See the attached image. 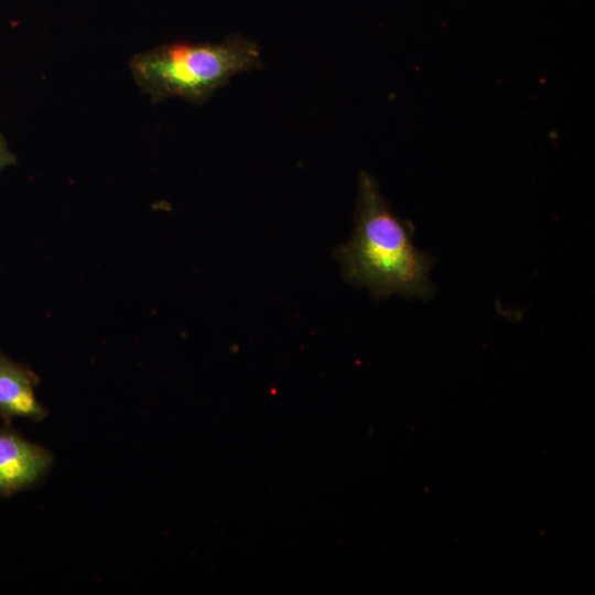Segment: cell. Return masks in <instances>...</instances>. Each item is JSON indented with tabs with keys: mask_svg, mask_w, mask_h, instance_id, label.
<instances>
[{
	"mask_svg": "<svg viewBox=\"0 0 595 595\" xmlns=\"http://www.w3.org/2000/svg\"><path fill=\"white\" fill-rule=\"evenodd\" d=\"M412 230L391 210L372 175L360 172L355 231L336 251L345 278L378 298H429L432 257L414 247Z\"/></svg>",
	"mask_w": 595,
	"mask_h": 595,
	"instance_id": "6da1fadb",
	"label": "cell"
},
{
	"mask_svg": "<svg viewBox=\"0 0 595 595\" xmlns=\"http://www.w3.org/2000/svg\"><path fill=\"white\" fill-rule=\"evenodd\" d=\"M261 66L258 45L237 33L219 43L163 44L129 62L137 86L152 102L182 98L198 106L235 75Z\"/></svg>",
	"mask_w": 595,
	"mask_h": 595,
	"instance_id": "7a4b0ae2",
	"label": "cell"
},
{
	"mask_svg": "<svg viewBox=\"0 0 595 595\" xmlns=\"http://www.w3.org/2000/svg\"><path fill=\"white\" fill-rule=\"evenodd\" d=\"M17 163V156L10 151L6 137L0 132V171Z\"/></svg>",
	"mask_w": 595,
	"mask_h": 595,
	"instance_id": "5b68a950",
	"label": "cell"
},
{
	"mask_svg": "<svg viewBox=\"0 0 595 595\" xmlns=\"http://www.w3.org/2000/svg\"><path fill=\"white\" fill-rule=\"evenodd\" d=\"M52 464L47 448L24 439L12 424L0 426V497L36 485Z\"/></svg>",
	"mask_w": 595,
	"mask_h": 595,
	"instance_id": "3957f363",
	"label": "cell"
},
{
	"mask_svg": "<svg viewBox=\"0 0 595 595\" xmlns=\"http://www.w3.org/2000/svg\"><path fill=\"white\" fill-rule=\"evenodd\" d=\"M39 376L25 364L17 363L0 350V418L6 424L14 419L44 420L48 411L37 400Z\"/></svg>",
	"mask_w": 595,
	"mask_h": 595,
	"instance_id": "277c9868",
	"label": "cell"
}]
</instances>
